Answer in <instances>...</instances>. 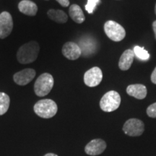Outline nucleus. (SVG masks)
<instances>
[{"label": "nucleus", "mask_w": 156, "mask_h": 156, "mask_svg": "<svg viewBox=\"0 0 156 156\" xmlns=\"http://www.w3.org/2000/svg\"><path fill=\"white\" fill-rule=\"evenodd\" d=\"M40 46L36 41H30L23 45L17 53V58L20 64H27L36 61Z\"/></svg>", "instance_id": "nucleus-1"}, {"label": "nucleus", "mask_w": 156, "mask_h": 156, "mask_svg": "<svg viewBox=\"0 0 156 156\" xmlns=\"http://www.w3.org/2000/svg\"><path fill=\"white\" fill-rule=\"evenodd\" d=\"M34 110L38 116L44 119H50L57 113L58 107L53 100L43 99L34 105Z\"/></svg>", "instance_id": "nucleus-2"}, {"label": "nucleus", "mask_w": 156, "mask_h": 156, "mask_svg": "<svg viewBox=\"0 0 156 156\" xmlns=\"http://www.w3.org/2000/svg\"><path fill=\"white\" fill-rule=\"evenodd\" d=\"M54 78L49 73L41 75L34 84V91L36 95L44 97L51 92L54 86Z\"/></svg>", "instance_id": "nucleus-3"}, {"label": "nucleus", "mask_w": 156, "mask_h": 156, "mask_svg": "<svg viewBox=\"0 0 156 156\" xmlns=\"http://www.w3.org/2000/svg\"><path fill=\"white\" fill-rule=\"evenodd\" d=\"M121 96L116 91L111 90L102 97L100 101V107L103 112H112L120 106Z\"/></svg>", "instance_id": "nucleus-4"}, {"label": "nucleus", "mask_w": 156, "mask_h": 156, "mask_svg": "<svg viewBox=\"0 0 156 156\" xmlns=\"http://www.w3.org/2000/svg\"><path fill=\"white\" fill-rule=\"evenodd\" d=\"M104 31L111 40L116 42L121 41L126 36L124 28L118 23L113 20H108L105 23Z\"/></svg>", "instance_id": "nucleus-5"}, {"label": "nucleus", "mask_w": 156, "mask_h": 156, "mask_svg": "<svg viewBox=\"0 0 156 156\" xmlns=\"http://www.w3.org/2000/svg\"><path fill=\"white\" fill-rule=\"evenodd\" d=\"M123 131L126 135L130 136H140L145 131V124L138 119H129L124 123Z\"/></svg>", "instance_id": "nucleus-6"}, {"label": "nucleus", "mask_w": 156, "mask_h": 156, "mask_svg": "<svg viewBox=\"0 0 156 156\" xmlns=\"http://www.w3.org/2000/svg\"><path fill=\"white\" fill-rule=\"evenodd\" d=\"M103 73L101 69L98 67H92L87 70L84 75V82L88 87H96L101 83Z\"/></svg>", "instance_id": "nucleus-7"}, {"label": "nucleus", "mask_w": 156, "mask_h": 156, "mask_svg": "<svg viewBox=\"0 0 156 156\" xmlns=\"http://www.w3.org/2000/svg\"><path fill=\"white\" fill-rule=\"evenodd\" d=\"M13 29L12 17L8 12L0 14V38H5L10 35Z\"/></svg>", "instance_id": "nucleus-8"}, {"label": "nucleus", "mask_w": 156, "mask_h": 156, "mask_svg": "<svg viewBox=\"0 0 156 156\" xmlns=\"http://www.w3.org/2000/svg\"><path fill=\"white\" fill-rule=\"evenodd\" d=\"M106 148V143L102 139L91 140L85 147V152L88 155L95 156L103 153Z\"/></svg>", "instance_id": "nucleus-9"}, {"label": "nucleus", "mask_w": 156, "mask_h": 156, "mask_svg": "<svg viewBox=\"0 0 156 156\" xmlns=\"http://www.w3.org/2000/svg\"><path fill=\"white\" fill-rule=\"evenodd\" d=\"M35 76H36V71L34 69H25L15 73L13 76V80L17 85L24 86L30 83L34 79Z\"/></svg>", "instance_id": "nucleus-10"}, {"label": "nucleus", "mask_w": 156, "mask_h": 156, "mask_svg": "<svg viewBox=\"0 0 156 156\" xmlns=\"http://www.w3.org/2000/svg\"><path fill=\"white\" fill-rule=\"evenodd\" d=\"M62 54L69 60L77 59L82 54L80 46L74 42H67L62 47Z\"/></svg>", "instance_id": "nucleus-11"}, {"label": "nucleus", "mask_w": 156, "mask_h": 156, "mask_svg": "<svg viewBox=\"0 0 156 156\" xmlns=\"http://www.w3.org/2000/svg\"><path fill=\"white\" fill-rule=\"evenodd\" d=\"M126 93L129 95L135 98L136 99L142 100L147 95V88L142 84H134L129 85L126 88Z\"/></svg>", "instance_id": "nucleus-12"}, {"label": "nucleus", "mask_w": 156, "mask_h": 156, "mask_svg": "<svg viewBox=\"0 0 156 156\" xmlns=\"http://www.w3.org/2000/svg\"><path fill=\"white\" fill-rule=\"evenodd\" d=\"M134 58V53L133 50L127 49L124 51L122 54L119 62V67L121 70L126 71L131 67Z\"/></svg>", "instance_id": "nucleus-13"}, {"label": "nucleus", "mask_w": 156, "mask_h": 156, "mask_svg": "<svg viewBox=\"0 0 156 156\" xmlns=\"http://www.w3.org/2000/svg\"><path fill=\"white\" fill-rule=\"evenodd\" d=\"M18 9L23 14L28 16H35L38 12V7L34 2L30 0H23L18 5Z\"/></svg>", "instance_id": "nucleus-14"}, {"label": "nucleus", "mask_w": 156, "mask_h": 156, "mask_svg": "<svg viewBox=\"0 0 156 156\" xmlns=\"http://www.w3.org/2000/svg\"><path fill=\"white\" fill-rule=\"evenodd\" d=\"M69 14L73 20L75 21V23H79V24L83 23L85 20V15H84L81 7L77 5H73L70 6Z\"/></svg>", "instance_id": "nucleus-15"}, {"label": "nucleus", "mask_w": 156, "mask_h": 156, "mask_svg": "<svg viewBox=\"0 0 156 156\" xmlns=\"http://www.w3.org/2000/svg\"><path fill=\"white\" fill-rule=\"evenodd\" d=\"M47 15L48 17L54 22L58 23H65L68 20L67 15L64 11L60 9H49L48 11Z\"/></svg>", "instance_id": "nucleus-16"}, {"label": "nucleus", "mask_w": 156, "mask_h": 156, "mask_svg": "<svg viewBox=\"0 0 156 156\" xmlns=\"http://www.w3.org/2000/svg\"><path fill=\"white\" fill-rule=\"evenodd\" d=\"M10 98L5 93L0 92V116L5 114L8 111Z\"/></svg>", "instance_id": "nucleus-17"}, {"label": "nucleus", "mask_w": 156, "mask_h": 156, "mask_svg": "<svg viewBox=\"0 0 156 156\" xmlns=\"http://www.w3.org/2000/svg\"><path fill=\"white\" fill-rule=\"evenodd\" d=\"M133 51L136 57L139 58L142 61H147L150 58V54L143 47H140L139 46H134Z\"/></svg>", "instance_id": "nucleus-18"}, {"label": "nucleus", "mask_w": 156, "mask_h": 156, "mask_svg": "<svg viewBox=\"0 0 156 156\" xmlns=\"http://www.w3.org/2000/svg\"><path fill=\"white\" fill-rule=\"evenodd\" d=\"M101 0H87V5H85V9L89 14H93L96 6L100 3Z\"/></svg>", "instance_id": "nucleus-19"}, {"label": "nucleus", "mask_w": 156, "mask_h": 156, "mask_svg": "<svg viewBox=\"0 0 156 156\" xmlns=\"http://www.w3.org/2000/svg\"><path fill=\"white\" fill-rule=\"evenodd\" d=\"M147 114L151 118H156V102L147 107Z\"/></svg>", "instance_id": "nucleus-20"}, {"label": "nucleus", "mask_w": 156, "mask_h": 156, "mask_svg": "<svg viewBox=\"0 0 156 156\" xmlns=\"http://www.w3.org/2000/svg\"><path fill=\"white\" fill-rule=\"evenodd\" d=\"M62 7H67L69 5V0H56Z\"/></svg>", "instance_id": "nucleus-21"}, {"label": "nucleus", "mask_w": 156, "mask_h": 156, "mask_svg": "<svg viewBox=\"0 0 156 156\" xmlns=\"http://www.w3.org/2000/svg\"><path fill=\"white\" fill-rule=\"evenodd\" d=\"M151 79L152 83L155 84V85H156V67L155 68V69H154L153 73H152Z\"/></svg>", "instance_id": "nucleus-22"}, {"label": "nucleus", "mask_w": 156, "mask_h": 156, "mask_svg": "<svg viewBox=\"0 0 156 156\" xmlns=\"http://www.w3.org/2000/svg\"><path fill=\"white\" fill-rule=\"evenodd\" d=\"M153 31H154V34H155V37L156 38V20L154 21L153 23Z\"/></svg>", "instance_id": "nucleus-23"}, {"label": "nucleus", "mask_w": 156, "mask_h": 156, "mask_svg": "<svg viewBox=\"0 0 156 156\" xmlns=\"http://www.w3.org/2000/svg\"><path fill=\"white\" fill-rule=\"evenodd\" d=\"M44 156H58V155H56V154H54V153H47Z\"/></svg>", "instance_id": "nucleus-24"}, {"label": "nucleus", "mask_w": 156, "mask_h": 156, "mask_svg": "<svg viewBox=\"0 0 156 156\" xmlns=\"http://www.w3.org/2000/svg\"><path fill=\"white\" fill-rule=\"evenodd\" d=\"M155 15H156V4H155Z\"/></svg>", "instance_id": "nucleus-25"}]
</instances>
